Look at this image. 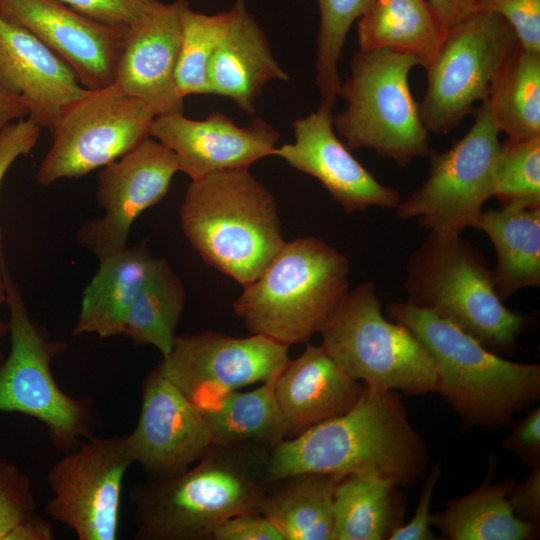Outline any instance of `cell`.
<instances>
[{"mask_svg": "<svg viewBox=\"0 0 540 540\" xmlns=\"http://www.w3.org/2000/svg\"><path fill=\"white\" fill-rule=\"evenodd\" d=\"M200 412L213 444H254L272 449L287 438L274 382L249 392H230L192 402Z\"/></svg>", "mask_w": 540, "mask_h": 540, "instance_id": "obj_28", "label": "cell"}, {"mask_svg": "<svg viewBox=\"0 0 540 540\" xmlns=\"http://www.w3.org/2000/svg\"><path fill=\"white\" fill-rule=\"evenodd\" d=\"M492 470L471 493L450 501L431 514L430 524L450 540H529L538 525L515 515L509 503L514 480L492 483Z\"/></svg>", "mask_w": 540, "mask_h": 540, "instance_id": "obj_29", "label": "cell"}, {"mask_svg": "<svg viewBox=\"0 0 540 540\" xmlns=\"http://www.w3.org/2000/svg\"><path fill=\"white\" fill-rule=\"evenodd\" d=\"M177 172L175 154L151 136L102 167L96 200L104 213L79 228V244L98 260L126 249L132 224L165 197Z\"/></svg>", "mask_w": 540, "mask_h": 540, "instance_id": "obj_15", "label": "cell"}, {"mask_svg": "<svg viewBox=\"0 0 540 540\" xmlns=\"http://www.w3.org/2000/svg\"><path fill=\"white\" fill-rule=\"evenodd\" d=\"M504 449L532 468L540 463V407L531 410L513 425Z\"/></svg>", "mask_w": 540, "mask_h": 540, "instance_id": "obj_41", "label": "cell"}, {"mask_svg": "<svg viewBox=\"0 0 540 540\" xmlns=\"http://www.w3.org/2000/svg\"><path fill=\"white\" fill-rule=\"evenodd\" d=\"M186 294L168 262L158 259L126 315L123 335L135 345H152L162 356L172 349Z\"/></svg>", "mask_w": 540, "mask_h": 540, "instance_id": "obj_32", "label": "cell"}, {"mask_svg": "<svg viewBox=\"0 0 540 540\" xmlns=\"http://www.w3.org/2000/svg\"><path fill=\"white\" fill-rule=\"evenodd\" d=\"M477 229L495 249L492 280L502 301L524 288L540 286V207L483 211Z\"/></svg>", "mask_w": 540, "mask_h": 540, "instance_id": "obj_27", "label": "cell"}, {"mask_svg": "<svg viewBox=\"0 0 540 540\" xmlns=\"http://www.w3.org/2000/svg\"><path fill=\"white\" fill-rule=\"evenodd\" d=\"M150 136L176 156L179 171L191 180L212 173L249 169L256 161L276 154L279 133L263 119L239 127L226 114L214 111L203 120L183 112L157 116Z\"/></svg>", "mask_w": 540, "mask_h": 540, "instance_id": "obj_19", "label": "cell"}, {"mask_svg": "<svg viewBox=\"0 0 540 540\" xmlns=\"http://www.w3.org/2000/svg\"><path fill=\"white\" fill-rule=\"evenodd\" d=\"M132 463L125 435L82 441L50 468L53 497L45 513L79 540L118 539L123 482Z\"/></svg>", "mask_w": 540, "mask_h": 540, "instance_id": "obj_13", "label": "cell"}, {"mask_svg": "<svg viewBox=\"0 0 540 540\" xmlns=\"http://www.w3.org/2000/svg\"><path fill=\"white\" fill-rule=\"evenodd\" d=\"M0 274L9 309L11 341L9 354L0 365V411L19 412L37 419L47 427L54 448L69 452L83 438L93 436L92 400L66 394L55 381L51 363L67 345L51 340L30 317L6 265L1 232Z\"/></svg>", "mask_w": 540, "mask_h": 540, "instance_id": "obj_7", "label": "cell"}, {"mask_svg": "<svg viewBox=\"0 0 540 540\" xmlns=\"http://www.w3.org/2000/svg\"><path fill=\"white\" fill-rule=\"evenodd\" d=\"M210 540H284L270 520L258 512L235 515L221 523Z\"/></svg>", "mask_w": 540, "mask_h": 540, "instance_id": "obj_40", "label": "cell"}, {"mask_svg": "<svg viewBox=\"0 0 540 540\" xmlns=\"http://www.w3.org/2000/svg\"><path fill=\"white\" fill-rule=\"evenodd\" d=\"M0 83L25 101L29 119L49 131L87 90L55 53L1 14Z\"/></svg>", "mask_w": 540, "mask_h": 540, "instance_id": "obj_21", "label": "cell"}, {"mask_svg": "<svg viewBox=\"0 0 540 540\" xmlns=\"http://www.w3.org/2000/svg\"><path fill=\"white\" fill-rule=\"evenodd\" d=\"M144 245L99 259V267L83 292L72 335L100 338L123 335L126 315L157 263Z\"/></svg>", "mask_w": 540, "mask_h": 540, "instance_id": "obj_24", "label": "cell"}, {"mask_svg": "<svg viewBox=\"0 0 540 540\" xmlns=\"http://www.w3.org/2000/svg\"><path fill=\"white\" fill-rule=\"evenodd\" d=\"M397 487L392 479L372 472L340 480L334 492L333 540L388 539L403 521Z\"/></svg>", "mask_w": 540, "mask_h": 540, "instance_id": "obj_30", "label": "cell"}, {"mask_svg": "<svg viewBox=\"0 0 540 540\" xmlns=\"http://www.w3.org/2000/svg\"><path fill=\"white\" fill-rule=\"evenodd\" d=\"M231 17L208 66L211 94L232 99L249 115L270 81L289 79L274 58L263 30L247 10L246 0H235Z\"/></svg>", "mask_w": 540, "mask_h": 540, "instance_id": "obj_23", "label": "cell"}, {"mask_svg": "<svg viewBox=\"0 0 540 540\" xmlns=\"http://www.w3.org/2000/svg\"><path fill=\"white\" fill-rule=\"evenodd\" d=\"M28 116L29 108L25 101L0 83V132L7 125Z\"/></svg>", "mask_w": 540, "mask_h": 540, "instance_id": "obj_45", "label": "cell"}, {"mask_svg": "<svg viewBox=\"0 0 540 540\" xmlns=\"http://www.w3.org/2000/svg\"><path fill=\"white\" fill-rule=\"evenodd\" d=\"M509 503L519 518L538 525L540 520V463L531 468L528 477L515 485Z\"/></svg>", "mask_w": 540, "mask_h": 540, "instance_id": "obj_43", "label": "cell"}, {"mask_svg": "<svg viewBox=\"0 0 540 540\" xmlns=\"http://www.w3.org/2000/svg\"><path fill=\"white\" fill-rule=\"evenodd\" d=\"M428 455L398 394L364 385L346 413L287 438L270 450L267 481L294 474L344 478L372 472L409 488L424 477Z\"/></svg>", "mask_w": 540, "mask_h": 540, "instance_id": "obj_1", "label": "cell"}, {"mask_svg": "<svg viewBox=\"0 0 540 540\" xmlns=\"http://www.w3.org/2000/svg\"><path fill=\"white\" fill-rule=\"evenodd\" d=\"M519 40L506 20L478 11L449 29L433 62L426 68L427 90L419 103L429 132L447 134L488 98L490 85Z\"/></svg>", "mask_w": 540, "mask_h": 540, "instance_id": "obj_11", "label": "cell"}, {"mask_svg": "<svg viewBox=\"0 0 540 540\" xmlns=\"http://www.w3.org/2000/svg\"><path fill=\"white\" fill-rule=\"evenodd\" d=\"M73 9L108 25L128 27L160 0H60Z\"/></svg>", "mask_w": 540, "mask_h": 540, "instance_id": "obj_38", "label": "cell"}, {"mask_svg": "<svg viewBox=\"0 0 540 540\" xmlns=\"http://www.w3.org/2000/svg\"><path fill=\"white\" fill-rule=\"evenodd\" d=\"M231 17L230 9L208 15L188 4L182 14V39L175 72L179 95L211 94L208 66Z\"/></svg>", "mask_w": 540, "mask_h": 540, "instance_id": "obj_33", "label": "cell"}, {"mask_svg": "<svg viewBox=\"0 0 540 540\" xmlns=\"http://www.w3.org/2000/svg\"><path fill=\"white\" fill-rule=\"evenodd\" d=\"M54 526L37 512L30 478L0 457V540H53Z\"/></svg>", "mask_w": 540, "mask_h": 540, "instance_id": "obj_36", "label": "cell"}, {"mask_svg": "<svg viewBox=\"0 0 540 540\" xmlns=\"http://www.w3.org/2000/svg\"><path fill=\"white\" fill-rule=\"evenodd\" d=\"M287 438L349 411L364 385L350 377L320 346L307 343L274 382ZM286 438V439H287Z\"/></svg>", "mask_w": 540, "mask_h": 540, "instance_id": "obj_22", "label": "cell"}, {"mask_svg": "<svg viewBox=\"0 0 540 540\" xmlns=\"http://www.w3.org/2000/svg\"><path fill=\"white\" fill-rule=\"evenodd\" d=\"M447 32L428 0H371L357 22L360 51L388 49L414 57L425 69Z\"/></svg>", "mask_w": 540, "mask_h": 540, "instance_id": "obj_25", "label": "cell"}, {"mask_svg": "<svg viewBox=\"0 0 540 540\" xmlns=\"http://www.w3.org/2000/svg\"><path fill=\"white\" fill-rule=\"evenodd\" d=\"M187 0L160 2L125 28L113 85L154 106L160 115L183 112L175 84Z\"/></svg>", "mask_w": 540, "mask_h": 540, "instance_id": "obj_20", "label": "cell"}, {"mask_svg": "<svg viewBox=\"0 0 540 540\" xmlns=\"http://www.w3.org/2000/svg\"><path fill=\"white\" fill-rule=\"evenodd\" d=\"M493 197L500 207H540V136L500 144L493 167Z\"/></svg>", "mask_w": 540, "mask_h": 540, "instance_id": "obj_34", "label": "cell"}, {"mask_svg": "<svg viewBox=\"0 0 540 540\" xmlns=\"http://www.w3.org/2000/svg\"><path fill=\"white\" fill-rule=\"evenodd\" d=\"M405 290L410 303L452 323L494 353H510L526 318L504 305L481 251L459 236L429 232L409 256Z\"/></svg>", "mask_w": 540, "mask_h": 540, "instance_id": "obj_6", "label": "cell"}, {"mask_svg": "<svg viewBox=\"0 0 540 540\" xmlns=\"http://www.w3.org/2000/svg\"><path fill=\"white\" fill-rule=\"evenodd\" d=\"M342 477L294 474L268 482L257 512L284 540H333L334 492Z\"/></svg>", "mask_w": 540, "mask_h": 540, "instance_id": "obj_26", "label": "cell"}, {"mask_svg": "<svg viewBox=\"0 0 540 540\" xmlns=\"http://www.w3.org/2000/svg\"><path fill=\"white\" fill-rule=\"evenodd\" d=\"M428 3L449 30L478 12L479 0H428Z\"/></svg>", "mask_w": 540, "mask_h": 540, "instance_id": "obj_44", "label": "cell"}, {"mask_svg": "<svg viewBox=\"0 0 540 540\" xmlns=\"http://www.w3.org/2000/svg\"><path fill=\"white\" fill-rule=\"evenodd\" d=\"M347 257L315 237L284 242L233 303L251 334L287 345L308 343L349 291Z\"/></svg>", "mask_w": 540, "mask_h": 540, "instance_id": "obj_5", "label": "cell"}, {"mask_svg": "<svg viewBox=\"0 0 540 540\" xmlns=\"http://www.w3.org/2000/svg\"><path fill=\"white\" fill-rule=\"evenodd\" d=\"M8 331V324L3 322L1 319H0V365L2 364L3 362V355H2V351H1V342H2V339L3 337L6 335Z\"/></svg>", "mask_w": 540, "mask_h": 540, "instance_id": "obj_46", "label": "cell"}, {"mask_svg": "<svg viewBox=\"0 0 540 540\" xmlns=\"http://www.w3.org/2000/svg\"><path fill=\"white\" fill-rule=\"evenodd\" d=\"M41 128L29 118L17 120L0 132V186L12 166L21 156L31 152L36 146ZM5 288L0 274V305L5 303Z\"/></svg>", "mask_w": 540, "mask_h": 540, "instance_id": "obj_39", "label": "cell"}, {"mask_svg": "<svg viewBox=\"0 0 540 540\" xmlns=\"http://www.w3.org/2000/svg\"><path fill=\"white\" fill-rule=\"evenodd\" d=\"M332 109L321 102L316 111L295 120L294 143L277 147L275 156L316 178L346 213L395 209L400 193L380 183L337 138Z\"/></svg>", "mask_w": 540, "mask_h": 540, "instance_id": "obj_18", "label": "cell"}, {"mask_svg": "<svg viewBox=\"0 0 540 540\" xmlns=\"http://www.w3.org/2000/svg\"><path fill=\"white\" fill-rule=\"evenodd\" d=\"M0 14L38 38L84 88L113 85L126 27L99 22L60 0H0Z\"/></svg>", "mask_w": 540, "mask_h": 540, "instance_id": "obj_17", "label": "cell"}, {"mask_svg": "<svg viewBox=\"0 0 540 540\" xmlns=\"http://www.w3.org/2000/svg\"><path fill=\"white\" fill-rule=\"evenodd\" d=\"M440 467L435 465L423 484L417 508L411 520L394 528L390 540H434L435 535L430 529V505L434 490L440 477Z\"/></svg>", "mask_w": 540, "mask_h": 540, "instance_id": "obj_42", "label": "cell"}, {"mask_svg": "<svg viewBox=\"0 0 540 540\" xmlns=\"http://www.w3.org/2000/svg\"><path fill=\"white\" fill-rule=\"evenodd\" d=\"M270 448L212 444L185 472L129 490L135 540H210L225 520L257 512Z\"/></svg>", "mask_w": 540, "mask_h": 540, "instance_id": "obj_2", "label": "cell"}, {"mask_svg": "<svg viewBox=\"0 0 540 540\" xmlns=\"http://www.w3.org/2000/svg\"><path fill=\"white\" fill-rule=\"evenodd\" d=\"M180 221L203 261L243 287L262 273L285 242L276 201L249 169L191 180Z\"/></svg>", "mask_w": 540, "mask_h": 540, "instance_id": "obj_4", "label": "cell"}, {"mask_svg": "<svg viewBox=\"0 0 540 540\" xmlns=\"http://www.w3.org/2000/svg\"><path fill=\"white\" fill-rule=\"evenodd\" d=\"M320 334L321 346L339 367L370 388L406 395L437 390L431 353L406 326L383 316L370 281L347 292Z\"/></svg>", "mask_w": 540, "mask_h": 540, "instance_id": "obj_9", "label": "cell"}, {"mask_svg": "<svg viewBox=\"0 0 540 540\" xmlns=\"http://www.w3.org/2000/svg\"><path fill=\"white\" fill-rule=\"evenodd\" d=\"M429 350L436 392L468 427L497 429L540 399V366L506 360L435 313L409 301L386 306Z\"/></svg>", "mask_w": 540, "mask_h": 540, "instance_id": "obj_3", "label": "cell"}, {"mask_svg": "<svg viewBox=\"0 0 540 540\" xmlns=\"http://www.w3.org/2000/svg\"><path fill=\"white\" fill-rule=\"evenodd\" d=\"M487 101L508 139L540 136V53L520 46L494 77Z\"/></svg>", "mask_w": 540, "mask_h": 540, "instance_id": "obj_31", "label": "cell"}, {"mask_svg": "<svg viewBox=\"0 0 540 540\" xmlns=\"http://www.w3.org/2000/svg\"><path fill=\"white\" fill-rule=\"evenodd\" d=\"M289 345L262 334L237 338L207 330L176 335L157 368L191 402L275 382L290 358Z\"/></svg>", "mask_w": 540, "mask_h": 540, "instance_id": "obj_14", "label": "cell"}, {"mask_svg": "<svg viewBox=\"0 0 540 540\" xmlns=\"http://www.w3.org/2000/svg\"><path fill=\"white\" fill-rule=\"evenodd\" d=\"M320 25L317 37L316 86L323 103L334 107L341 79L338 62L348 31L363 14L371 0H317Z\"/></svg>", "mask_w": 540, "mask_h": 540, "instance_id": "obj_35", "label": "cell"}, {"mask_svg": "<svg viewBox=\"0 0 540 540\" xmlns=\"http://www.w3.org/2000/svg\"><path fill=\"white\" fill-rule=\"evenodd\" d=\"M157 116L154 106L114 85L87 89L50 131L53 140L37 171V183L49 186L114 162L150 137Z\"/></svg>", "mask_w": 540, "mask_h": 540, "instance_id": "obj_12", "label": "cell"}, {"mask_svg": "<svg viewBox=\"0 0 540 540\" xmlns=\"http://www.w3.org/2000/svg\"><path fill=\"white\" fill-rule=\"evenodd\" d=\"M418 61L388 49L358 51L339 97L347 108L333 126L348 149L369 148L400 167L428 156L429 131L412 96L409 74Z\"/></svg>", "mask_w": 540, "mask_h": 540, "instance_id": "obj_8", "label": "cell"}, {"mask_svg": "<svg viewBox=\"0 0 540 540\" xmlns=\"http://www.w3.org/2000/svg\"><path fill=\"white\" fill-rule=\"evenodd\" d=\"M478 11L501 16L521 47L540 53V0H479Z\"/></svg>", "mask_w": 540, "mask_h": 540, "instance_id": "obj_37", "label": "cell"}, {"mask_svg": "<svg viewBox=\"0 0 540 540\" xmlns=\"http://www.w3.org/2000/svg\"><path fill=\"white\" fill-rule=\"evenodd\" d=\"M125 440L151 479L185 472L213 444L198 409L157 367L143 381L138 422Z\"/></svg>", "mask_w": 540, "mask_h": 540, "instance_id": "obj_16", "label": "cell"}, {"mask_svg": "<svg viewBox=\"0 0 540 540\" xmlns=\"http://www.w3.org/2000/svg\"><path fill=\"white\" fill-rule=\"evenodd\" d=\"M472 113L473 125L449 150L430 151L427 179L395 208L400 219H417L441 237L477 228L485 202L493 197V167L501 143L487 99Z\"/></svg>", "mask_w": 540, "mask_h": 540, "instance_id": "obj_10", "label": "cell"}]
</instances>
